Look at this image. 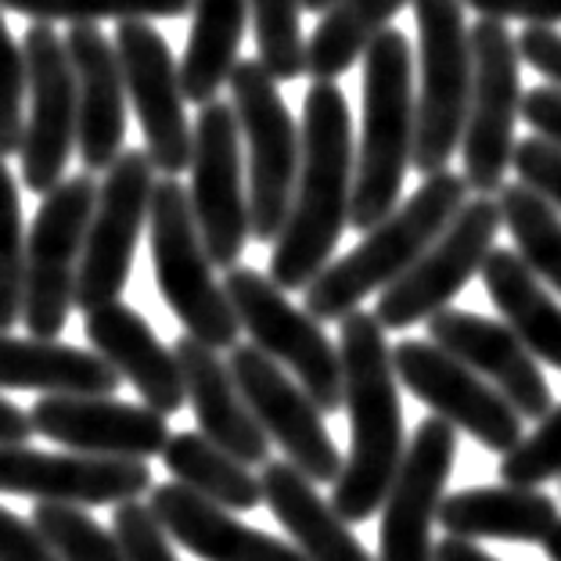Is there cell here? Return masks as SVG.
<instances>
[{
    "label": "cell",
    "mask_w": 561,
    "mask_h": 561,
    "mask_svg": "<svg viewBox=\"0 0 561 561\" xmlns=\"http://www.w3.org/2000/svg\"><path fill=\"white\" fill-rule=\"evenodd\" d=\"M227 367H231L234 386L241 389L271 446L277 443L285 450V461L299 468L310 482H335L346 457L331 439L324 414L306 397L299 381L285 367H277L266 353H260L256 346H241V342L231 350Z\"/></svg>",
    "instance_id": "cell-17"
},
{
    "label": "cell",
    "mask_w": 561,
    "mask_h": 561,
    "mask_svg": "<svg viewBox=\"0 0 561 561\" xmlns=\"http://www.w3.org/2000/svg\"><path fill=\"white\" fill-rule=\"evenodd\" d=\"M231 108L238 116L249 170V227L256 241H277L288 220L299 173V126L291 119L277 80L260 58H238L231 72Z\"/></svg>",
    "instance_id": "cell-8"
},
{
    "label": "cell",
    "mask_w": 561,
    "mask_h": 561,
    "mask_svg": "<svg viewBox=\"0 0 561 561\" xmlns=\"http://www.w3.org/2000/svg\"><path fill=\"white\" fill-rule=\"evenodd\" d=\"M224 291L241 331L252 335V346L285 367L321 414L342 411V356L335 342L324 335L321 321L291 306L288 291H280L271 277L252 266H231L224 277Z\"/></svg>",
    "instance_id": "cell-9"
},
{
    "label": "cell",
    "mask_w": 561,
    "mask_h": 561,
    "mask_svg": "<svg viewBox=\"0 0 561 561\" xmlns=\"http://www.w3.org/2000/svg\"><path fill=\"white\" fill-rule=\"evenodd\" d=\"M468 202V184L461 173L439 170L421 181L403 206L392 209L386 220L367 231V238L346 256L328 263L310 285H306L302 310L313 321H342L375 291H386L392 280L403 277L417 256L443 234L457 209Z\"/></svg>",
    "instance_id": "cell-3"
},
{
    "label": "cell",
    "mask_w": 561,
    "mask_h": 561,
    "mask_svg": "<svg viewBox=\"0 0 561 561\" xmlns=\"http://www.w3.org/2000/svg\"><path fill=\"white\" fill-rule=\"evenodd\" d=\"M501 479L504 486H533L561 479V403L551 407L529 436H522L512 450L501 454Z\"/></svg>",
    "instance_id": "cell-38"
},
{
    "label": "cell",
    "mask_w": 561,
    "mask_h": 561,
    "mask_svg": "<svg viewBox=\"0 0 561 561\" xmlns=\"http://www.w3.org/2000/svg\"><path fill=\"white\" fill-rule=\"evenodd\" d=\"M465 8L479 11V19L526 22V25H561V0H465Z\"/></svg>",
    "instance_id": "cell-43"
},
{
    "label": "cell",
    "mask_w": 561,
    "mask_h": 561,
    "mask_svg": "<svg viewBox=\"0 0 561 561\" xmlns=\"http://www.w3.org/2000/svg\"><path fill=\"white\" fill-rule=\"evenodd\" d=\"M0 561H58L33 522L0 507Z\"/></svg>",
    "instance_id": "cell-42"
},
{
    "label": "cell",
    "mask_w": 561,
    "mask_h": 561,
    "mask_svg": "<svg viewBox=\"0 0 561 561\" xmlns=\"http://www.w3.org/2000/svg\"><path fill=\"white\" fill-rule=\"evenodd\" d=\"M148 238L162 302L184 324V335L216 353L234 350L241 324L224 285L213 277V260L198 238L187 187L176 176L156 181L148 206Z\"/></svg>",
    "instance_id": "cell-5"
},
{
    "label": "cell",
    "mask_w": 561,
    "mask_h": 561,
    "mask_svg": "<svg viewBox=\"0 0 561 561\" xmlns=\"http://www.w3.org/2000/svg\"><path fill=\"white\" fill-rule=\"evenodd\" d=\"M515 44H518V58L537 69L547 80V87L561 91V33L547 30V25H526Z\"/></svg>",
    "instance_id": "cell-44"
},
{
    "label": "cell",
    "mask_w": 561,
    "mask_h": 561,
    "mask_svg": "<svg viewBox=\"0 0 561 561\" xmlns=\"http://www.w3.org/2000/svg\"><path fill=\"white\" fill-rule=\"evenodd\" d=\"M299 4H302V11H313V15L321 11V15H324V11L335 4V0H299Z\"/></svg>",
    "instance_id": "cell-49"
},
{
    "label": "cell",
    "mask_w": 561,
    "mask_h": 561,
    "mask_svg": "<svg viewBox=\"0 0 561 561\" xmlns=\"http://www.w3.org/2000/svg\"><path fill=\"white\" fill-rule=\"evenodd\" d=\"M558 504L533 486H476L446 493L436 522L457 540L543 543L558 522Z\"/></svg>",
    "instance_id": "cell-27"
},
{
    "label": "cell",
    "mask_w": 561,
    "mask_h": 561,
    "mask_svg": "<svg viewBox=\"0 0 561 561\" xmlns=\"http://www.w3.org/2000/svg\"><path fill=\"white\" fill-rule=\"evenodd\" d=\"M501 227L496 198H468L411 271L392 280L386 291H378V324L386 331H403L436 317L439 310H450L457 291H465L468 280L482 271Z\"/></svg>",
    "instance_id": "cell-12"
},
{
    "label": "cell",
    "mask_w": 561,
    "mask_h": 561,
    "mask_svg": "<svg viewBox=\"0 0 561 561\" xmlns=\"http://www.w3.org/2000/svg\"><path fill=\"white\" fill-rule=\"evenodd\" d=\"M496 209L507 234L515 238L518 260L543 288L561 296V216L526 184H504L496 191Z\"/></svg>",
    "instance_id": "cell-33"
},
{
    "label": "cell",
    "mask_w": 561,
    "mask_h": 561,
    "mask_svg": "<svg viewBox=\"0 0 561 561\" xmlns=\"http://www.w3.org/2000/svg\"><path fill=\"white\" fill-rule=\"evenodd\" d=\"M411 0H335L306 41V72L313 83H335L367 55Z\"/></svg>",
    "instance_id": "cell-32"
},
{
    "label": "cell",
    "mask_w": 561,
    "mask_h": 561,
    "mask_svg": "<svg viewBox=\"0 0 561 561\" xmlns=\"http://www.w3.org/2000/svg\"><path fill=\"white\" fill-rule=\"evenodd\" d=\"M353 119L339 83H313L302 101L299 173L288 220L271 252V277L280 291H299L331 263L350 227L353 198Z\"/></svg>",
    "instance_id": "cell-1"
},
{
    "label": "cell",
    "mask_w": 561,
    "mask_h": 561,
    "mask_svg": "<svg viewBox=\"0 0 561 561\" xmlns=\"http://www.w3.org/2000/svg\"><path fill=\"white\" fill-rule=\"evenodd\" d=\"M522 119L533 126V134L554 140L561 148V91L554 87H533L522 94Z\"/></svg>",
    "instance_id": "cell-45"
},
{
    "label": "cell",
    "mask_w": 561,
    "mask_h": 561,
    "mask_svg": "<svg viewBox=\"0 0 561 561\" xmlns=\"http://www.w3.org/2000/svg\"><path fill=\"white\" fill-rule=\"evenodd\" d=\"M148 507L165 529V537L198 561H306L288 540L245 526L227 507L202 501L198 493L176 486V482L151 486Z\"/></svg>",
    "instance_id": "cell-25"
},
{
    "label": "cell",
    "mask_w": 561,
    "mask_h": 561,
    "mask_svg": "<svg viewBox=\"0 0 561 561\" xmlns=\"http://www.w3.org/2000/svg\"><path fill=\"white\" fill-rule=\"evenodd\" d=\"M299 15V0H249V22L256 30L260 50L256 58L277 83H291L306 72V41Z\"/></svg>",
    "instance_id": "cell-35"
},
{
    "label": "cell",
    "mask_w": 561,
    "mask_h": 561,
    "mask_svg": "<svg viewBox=\"0 0 561 561\" xmlns=\"http://www.w3.org/2000/svg\"><path fill=\"white\" fill-rule=\"evenodd\" d=\"M119 381L98 353L58 339H15L0 331V389H33L44 397H116Z\"/></svg>",
    "instance_id": "cell-28"
},
{
    "label": "cell",
    "mask_w": 561,
    "mask_h": 561,
    "mask_svg": "<svg viewBox=\"0 0 561 561\" xmlns=\"http://www.w3.org/2000/svg\"><path fill=\"white\" fill-rule=\"evenodd\" d=\"M30 421L36 436L87 457L151 461L170 443V421L119 397H41Z\"/></svg>",
    "instance_id": "cell-20"
},
{
    "label": "cell",
    "mask_w": 561,
    "mask_h": 561,
    "mask_svg": "<svg viewBox=\"0 0 561 561\" xmlns=\"http://www.w3.org/2000/svg\"><path fill=\"white\" fill-rule=\"evenodd\" d=\"M151 490L148 461L87 454H47L36 446H0V493L36 496V504L119 507Z\"/></svg>",
    "instance_id": "cell-19"
},
{
    "label": "cell",
    "mask_w": 561,
    "mask_h": 561,
    "mask_svg": "<svg viewBox=\"0 0 561 561\" xmlns=\"http://www.w3.org/2000/svg\"><path fill=\"white\" fill-rule=\"evenodd\" d=\"M25 134V55L0 8V159L15 156Z\"/></svg>",
    "instance_id": "cell-39"
},
{
    "label": "cell",
    "mask_w": 561,
    "mask_h": 561,
    "mask_svg": "<svg viewBox=\"0 0 561 561\" xmlns=\"http://www.w3.org/2000/svg\"><path fill=\"white\" fill-rule=\"evenodd\" d=\"M543 554H547V561H561V518L554 522V529L551 533H547V537H543Z\"/></svg>",
    "instance_id": "cell-48"
},
{
    "label": "cell",
    "mask_w": 561,
    "mask_h": 561,
    "mask_svg": "<svg viewBox=\"0 0 561 561\" xmlns=\"http://www.w3.org/2000/svg\"><path fill=\"white\" fill-rule=\"evenodd\" d=\"M76 76V148L83 173H108L126 140V83L116 44L98 25H69L61 36Z\"/></svg>",
    "instance_id": "cell-22"
},
{
    "label": "cell",
    "mask_w": 561,
    "mask_h": 561,
    "mask_svg": "<svg viewBox=\"0 0 561 561\" xmlns=\"http://www.w3.org/2000/svg\"><path fill=\"white\" fill-rule=\"evenodd\" d=\"M417 22V91L411 165L432 176L461 148L471 91V44L465 0H411Z\"/></svg>",
    "instance_id": "cell-6"
},
{
    "label": "cell",
    "mask_w": 561,
    "mask_h": 561,
    "mask_svg": "<svg viewBox=\"0 0 561 561\" xmlns=\"http://www.w3.org/2000/svg\"><path fill=\"white\" fill-rule=\"evenodd\" d=\"M162 465L170 471V482L198 493L202 501L216 507H227V512H252V507L263 504V486L256 471L209 443L202 432H176V436H170L162 450Z\"/></svg>",
    "instance_id": "cell-31"
},
{
    "label": "cell",
    "mask_w": 561,
    "mask_h": 561,
    "mask_svg": "<svg viewBox=\"0 0 561 561\" xmlns=\"http://www.w3.org/2000/svg\"><path fill=\"white\" fill-rule=\"evenodd\" d=\"M428 342L493 386L522 421H540L554 407L540 364L504 321L468 310H439L428 317Z\"/></svg>",
    "instance_id": "cell-21"
},
{
    "label": "cell",
    "mask_w": 561,
    "mask_h": 561,
    "mask_svg": "<svg viewBox=\"0 0 561 561\" xmlns=\"http://www.w3.org/2000/svg\"><path fill=\"white\" fill-rule=\"evenodd\" d=\"M116 55L126 83V101L145 134V156L162 176H181L191 165V123L184 112L181 66L165 36L151 22H119Z\"/></svg>",
    "instance_id": "cell-15"
},
{
    "label": "cell",
    "mask_w": 561,
    "mask_h": 561,
    "mask_svg": "<svg viewBox=\"0 0 561 561\" xmlns=\"http://www.w3.org/2000/svg\"><path fill=\"white\" fill-rule=\"evenodd\" d=\"M392 371L411 397L428 407L432 417L461 428L482 450L507 454L522 439V417L512 403L432 342L403 339L392 350Z\"/></svg>",
    "instance_id": "cell-16"
},
{
    "label": "cell",
    "mask_w": 561,
    "mask_h": 561,
    "mask_svg": "<svg viewBox=\"0 0 561 561\" xmlns=\"http://www.w3.org/2000/svg\"><path fill=\"white\" fill-rule=\"evenodd\" d=\"M191 187L187 202L195 213L198 238L213 266L231 271L241 263L252 227H249V187L241 162V130L231 101H209L198 108L191 126Z\"/></svg>",
    "instance_id": "cell-11"
},
{
    "label": "cell",
    "mask_w": 561,
    "mask_h": 561,
    "mask_svg": "<svg viewBox=\"0 0 561 561\" xmlns=\"http://www.w3.org/2000/svg\"><path fill=\"white\" fill-rule=\"evenodd\" d=\"M471 44V91L461 134L465 184L476 195H496L504 173L512 170L515 126L522 119V83H518V44L507 22L479 19L468 25Z\"/></svg>",
    "instance_id": "cell-7"
},
{
    "label": "cell",
    "mask_w": 561,
    "mask_h": 561,
    "mask_svg": "<svg viewBox=\"0 0 561 561\" xmlns=\"http://www.w3.org/2000/svg\"><path fill=\"white\" fill-rule=\"evenodd\" d=\"M30 436H33L30 411H22V407L0 397V446H25Z\"/></svg>",
    "instance_id": "cell-46"
},
{
    "label": "cell",
    "mask_w": 561,
    "mask_h": 561,
    "mask_svg": "<svg viewBox=\"0 0 561 561\" xmlns=\"http://www.w3.org/2000/svg\"><path fill=\"white\" fill-rule=\"evenodd\" d=\"M33 526L55 551L58 561H123L112 529H105L87 507L72 504H36Z\"/></svg>",
    "instance_id": "cell-36"
},
{
    "label": "cell",
    "mask_w": 561,
    "mask_h": 561,
    "mask_svg": "<svg viewBox=\"0 0 561 561\" xmlns=\"http://www.w3.org/2000/svg\"><path fill=\"white\" fill-rule=\"evenodd\" d=\"M112 537L119 543L123 561H181L173 551V540L165 537V529L145 501L112 507Z\"/></svg>",
    "instance_id": "cell-40"
},
{
    "label": "cell",
    "mask_w": 561,
    "mask_h": 561,
    "mask_svg": "<svg viewBox=\"0 0 561 561\" xmlns=\"http://www.w3.org/2000/svg\"><path fill=\"white\" fill-rule=\"evenodd\" d=\"M263 504L285 526L291 547L306 561H378L360 543L353 526L331 507L328 496L317 493L299 468L288 461H266L260 471Z\"/></svg>",
    "instance_id": "cell-26"
},
{
    "label": "cell",
    "mask_w": 561,
    "mask_h": 561,
    "mask_svg": "<svg viewBox=\"0 0 561 561\" xmlns=\"http://www.w3.org/2000/svg\"><path fill=\"white\" fill-rule=\"evenodd\" d=\"M151 191H156V170L145 148H126L98 184V202L83 238L80 271H76V306L83 313L123 296L137 241L148 224Z\"/></svg>",
    "instance_id": "cell-13"
},
{
    "label": "cell",
    "mask_w": 561,
    "mask_h": 561,
    "mask_svg": "<svg viewBox=\"0 0 561 561\" xmlns=\"http://www.w3.org/2000/svg\"><path fill=\"white\" fill-rule=\"evenodd\" d=\"M512 165L518 170V184L540 195L561 216V148L547 137H522L515 145Z\"/></svg>",
    "instance_id": "cell-41"
},
{
    "label": "cell",
    "mask_w": 561,
    "mask_h": 561,
    "mask_svg": "<svg viewBox=\"0 0 561 561\" xmlns=\"http://www.w3.org/2000/svg\"><path fill=\"white\" fill-rule=\"evenodd\" d=\"M83 331L101 360L137 389L148 411L170 417L187 403L181 364H176L173 350L134 306H126L123 299L98 306V310L83 313Z\"/></svg>",
    "instance_id": "cell-23"
},
{
    "label": "cell",
    "mask_w": 561,
    "mask_h": 561,
    "mask_svg": "<svg viewBox=\"0 0 561 561\" xmlns=\"http://www.w3.org/2000/svg\"><path fill=\"white\" fill-rule=\"evenodd\" d=\"M30 119L22 134V181L33 195H47L66 181L76 148V76L66 41L55 25L33 22L22 41Z\"/></svg>",
    "instance_id": "cell-14"
},
{
    "label": "cell",
    "mask_w": 561,
    "mask_h": 561,
    "mask_svg": "<svg viewBox=\"0 0 561 561\" xmlns=\"http://www.w3.org/2000/svg\"><path fill=\"white\" fill-rule=\"evenodd\" d=\"M98 184L91 173L66 176L47 191L25 238L22 324L33 339H58L76 306V271L91 227Z\"/></svg>",
    "instance_id": "cell-10"
},
{
    "label": "cell",
    "mask_w": 561,
    "mask_h": 561,
    "mask_svg": "<svg viewBox=\"0 0 561 561\" xmlns=\"http://www.w3.org/2000/svg\"><path fill=\"white\" fill-rule=\"evenodd\" d=\"M436 561H501V558H493L490 551H482V547L471 540L443 537L436 543Z\"/></svg>",
    "instance_id": "cell-47"
},
{
    "label": "cell",
    "mask_w": 561,
    "mask_h": 561,
    "mask_svg": "<svg viewBox=\"0 0 561 561\" xmlns=\"http://www.w3.org/2000/svg\"><path fill=\"white\" fill-rule=\"evenodd\" d=\"M173 356L181 364L184 397L191 403V411H195L202 436L249 468L271 461V439L260 428V421L252 417L224 356L202 346L191 335H181L173 342Z\"/></svg>",
    "instance_id": "cell-24"
},
{
    "label": "cell",
    "mask_w": 561,
    "mask_h": 561,
    "mask_svg": "<svg viewBox=\"0 0 561 561\" xmlns=\"http://www.w3.org/2000/svg\"><path fill=\"white\" fill-rule=\"evenodd\" d=\"M191 36L181 58V91L191 105H209L238 66L249 25V0H191Z\"/></svg>",
    "instance_id": "cell-30"
},
{
    "label": "cell",
    "mask_w": 561,
    "mask_h": 561,
    "mask_svg": "<svg viewBox=\"0 0 561 561\" xmlns=\"http://www.w3.org/2000/svg\"><path fill=\"white\" fill-rule=\"evenodd\" d=\"M479 277L486 285L493 306L501 310L504 324L533 353V360L561 371V302L551 299V291L529 274V266L518 260V252L493 245Z\"/></svg>",
    "instance_id": "cell-29"
},
{
    "label": "cell",
    "mask_w": 561,
    "mask_h": 561,
    "mask_svg": "<svg viewBox=\"0 0 561 561\" xmlns=\"http://www.w3.org/2000/svg\"><path fill=\"white\" fill-rule=\"evenodd\" d=\"M22 285H25V227L22 198L8 162L0 159V331L22 321Z\"/></svg>",
    "instance_id": "cell-37"
},
{
    "label": "cell",
    "mask_w": 561,
    "mask_h": 561,
    "mask_svg": "<svg viewBox=\"0 0 561 561\" xmlns=\"http://www.w3.org/2000/svg\"><path fill=\"white\" fill-rule=\"evenodd\" d=\"M342 407L350 417V454L331 493V507L356 526L375 518L403 465V403L392 371V350L386 328L375 313L353 310L342 317Z\"/></svg>",
    "instance_id": "cell-2"
},
{
    "label": "cell",
    "mask_w": 561,
    "mask_h": 561,
    "mask_svg": "<svg viewBox=\"0 0 561 561\" xmlns=\"http://www.w3.org/2000/svg\"><path fill=\"white\" fill-rule=\"evenodd\" d=\"M364 61V126L353 162L350 227L371 231L400 206L403 176L414 151V47L389 30L367 47Z\"/></svg>",
    "instance_id": "cell-4"
},
{
    "label": "cell",
    "mask_w": 561,
    "mask_h": 561,
    "mask_svg": "<svg viewBox=\"0 0 561 561\" xmlns=\"http://www.w3.org/2000/svg\"><path fill=\"white\" fill-rule=\"evenodd\" d=\"M4 11L33 22H148V19H181L191 11V0H0Z\"/></svg>",
    "instance_id": "cell-34"
},
{
    "label": "cell",
    "mask_w": 561,
    "mask_h": 561,
    "mask_svg": "<svg viewBox=\"0 0 561 561\" xmlns=\"http://www.w3.org/2000/svg\"><path fill=\"white\" fill-rule=\"evenodd\" d=\"M457 457V428L425 417L407 443L403 465L381 501L378 561H436L432 522L439 515Z\"/></svg>",
    "instance_id": "cell-18"
}]
</instances>
